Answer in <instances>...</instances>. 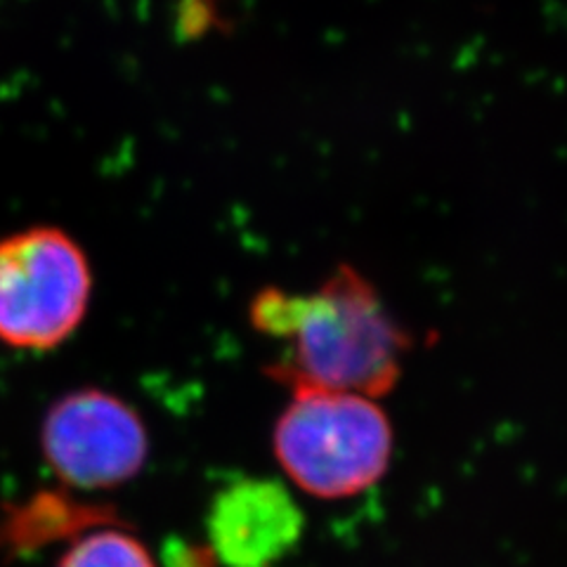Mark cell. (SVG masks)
I'll return each instance as SVG.
<instances>
[{
  "instance_id": "obj_1",
  "label": "cell",
  "mask_w": 567,
  "mask_h": 567,
  "mask_svg": "<svg viewBox=\"0 0 567 567\" xmlns=\"http://www.w3.org/2000/svg\"><path fill=\"white\" fill-rule=\"evenodd\" d=\"M248 319L260 336L279 343L265 374L291 393L388 395L414 346L379 289L348 262L336 265L308 293L260 289L248 306Z\"/></svg>"
},
{
  "instance_id": "obj_2",
  "label": "cell",
  "mask_w": 567,
  "mask_h": 567,
  "mask_svg": "<svg viewBox=\"0 0 567 567\" xmlns=\"http://www.w3.org/2000/svg\"><path fill=\"white\" fill-rule=\"evenodd\" d=\"M393 425L374 398L293 393L272 447L289 481L317 499H348L377 485L393 458Z\"/></svg>"
},
{
  "instance_id": "obj_3",
  "label": "cell",
  "mask_w": 567,
  "mask_h": 567,
  "mask_svg": "<svg viewBox=\"0 0 567 567\" xmlns=\"http://www.w3.org/2000/svg\"><path fill=\"white\" fill-rule=\"evenodd\" d=\"M93 289L91 258L62 227L0 237V343L27 352L60 348L85 322Z\"/></svg>"
},
{
  "instance_id": "obj_4",
  "label": "cell",
  "mask_w": 567,
  "mask_h": 567,
  "mask_svg": "<svg viewBox=\"0 0 567 567\" xmlns=\"http://www.w3.org/2000/svg\"><path fill=\"white\" fill-rule=\"evenodd\" d=\"M39 447L66 489L110 492L128 485L147 466L150 429L126 398L100 385H81L50 402Z\"/></svg>"
},
{
  "instance_id": "obj_5",
  "label": "cell",
  "mask_w": 567,
  "mask_h": 567,
  "mask_svg": "<svg viewBox=\"0 0 567 567\" xmlns=\"http://www.w3.org/2000/svg\"><path fill=\"white\" fill-rule=\"evenodd\" d=\"M208 546L225 567H275L303 539L306 516L272 477H241L208 506Z\"/></svg>"
},
{
  "instance_id": "obj_6",
  "label": "cell",
  "mask_w": 567,
  "mask_h": 567,
  "mask_svg": "<svg viewBox=\"0 0 567 567\" xmlns=\"http://www.w3.org/2000/svg\"><path fill=\"white\" fill-rule=\"evenodd\" d=\"M112 520L118 518L106 506L81 502L62 489L39 492L6 513L0 523V551L22 556L48 542H71L81 532Z\"/></svg>"
},
{
  "instance_id": "obj_7",
  "label": "cell",
  "mask_w": 567,
  "mask_h": 567,
  "mask_svg": "<svg viewBox=\"0 0 567 567\" xmlns=\"http://www.w3.org/2000/svg\"><path fill=\"white\" fill-rule=\"evenodd\" d=\"M58 567H158L147 544L121 520L102 523L66 542Z\"/></svg>"
},
{
  "instance_id": "obj_8",
  "label": "cell",
  "mask_w": 567,
  "mask_h": 567,
  "mask_svg": "<svg viewBox=\"0 0 567 567\" xmlns=\"http://www.w3.org/2000/svg\"><path fill=\"white\" fill-rule=\"evenodd\" d=\"M164 567H218L216 554L208 544H194L187 539H168L162 554Z\"/></svg>"
}]
</instances>
